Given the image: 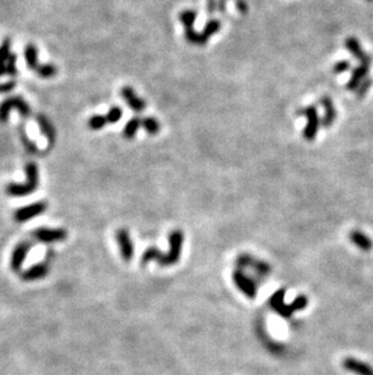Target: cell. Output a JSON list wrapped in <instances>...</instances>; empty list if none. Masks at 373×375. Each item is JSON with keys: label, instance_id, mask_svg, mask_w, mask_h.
I'll use <instances>...</instances> for the list:
<instances>
[{"label": "cell", "instance_id": "2e32d148", "mask_svg": "<svg viewBox=\"0 0 373 375\" xmlns=\"http://www.w3.org/2000/svg\"><path fill=\"white\" fill-rule=\"evenodd\" d=\"M369 67H371V63H360V66H357L353 71V74H351L350 79L347 84V89L356 90L360 86V84L367 78Z\"/></svg>", "mask_w": 373, "mask_h": 375}, {"label": "cell", "instance_id": "e0dca14e", "mask_svg": "<svg viewBox=\"0 0 373 375\" xmlns=\"http://www.w3.org/2000/svg\"><path fill=\"white\" fill-rule=\"evenodd\" d=\"M343 365L347 370L356 375H373V368L371 365L366 364L365 362L359 361L356 358L348 357L343 361Z\"/></svg>", "mask_w": 373, "mask_h": 375}, {"label": "cell", "instance_id": "5bb4252c", "mask_svg": "<svg viewBox=\"0 0 373 375\" xmlns=\"http://www.w3.org/2000/svg\"><path fill=\"white\" fill-rule=\"evenodd\" d=\"M121 96H123V99L125 100L127 106H129L132 111L138 112V113L139 112L144 111L145 108L144 100L138 98V96L136 95L135 90H133L131 86H124L123 89H121Z\"/></svg>", "mask_w": 373, "mask_h": 375}, {"label": "cell", "instance_id": "8fae6325", "mask_svg": "<svg viewBox=\"0 0 373 375\" xmlns=\"http://www.w3.org/2000/svg\"><path fill=\"white\" fill-rule=\"evenodd\" d=\"M233 279L239 289L248 298L253 299L257 295V287L251 278H248L244 272L235 271L233 273Z\"/></svg>", "mask_w": 373, "mask_h": 375}, {"label": "cell", "instance_id": "7402d4cb", "mask_svg": "<svg viewBox=\"0 0 373 375\" xmlns=\"http://www.w3.org/2000/svg\"><path fill=\"white\" fill-rule=\"evenodd\" d=\"M10 48L11 41L10 39H5L0 45V77L6 74V62H8L9 57H10Z\"/></svg>", "mask_w": 373, "mask_h": 375}, {"label": "cell", "instance_id": "7a4b0ae2", "mask_svg": "<svg viewBox=\"0 0 373 375\" xmlns=\"http://www.w3.org/2000/svg\"><path fill=\"white\" fill-rule=\"evenodd\" d=\"M27 175V181L24 183L10 182L6 184L5 192L10 197H24L33 193L38 189L39 184V169L35 163L29 162L24 166Z\"/></svg>", "mask_w": 373, "mask_h": 375}, {"label": "cell", "instance_id": "1f68e13d", "mask_svg": "<svg viewBox=\"0 0 373 375\" xmlns=\"http://www.w3.org/2000/svg\"><path fill=\"white\" fill-rule=\"evenodd\" d=\"M293 311H299L303 310L304 307H307L308 305V298L305 295H299L292 304H290Z\"/></svg>", "mask_w": 373, "mask_h": 375}, {"label": "cell", "instance_id": "4dcf8cb0", "mask_svg": "<svg viewBox=\"0 0 373 375\" xmlns=\"http://www.w3.org/2000/svg\"><path fill=\"white\" fill-rule=\"evenodd\" d=\"M16 62H17L16 54H11L8 62H6V74L10 75V77H15V75L17 74Z\"/></svg>", "mask_w": 373, "mask_h": 375}, {"label": "cell", "instance_id": "484cf974", "mask_svg": "<svg viewBox=\"0 0 373 375\" xmlns=\"http://www.w3.org/2000/svg\"><path fill=\"white\" fill-rule=\"evenodd\" d=\"M36 74L39 75L40 78H44V79H48V78H52L56 75L57 73V68L55 65H51V63H45V65H40L36 69Z\"/></svg>", "mask_w": 373, "mask_h": 375}, {"label": "cell", "instance_id": "6da1fadb", "mask_svg": "<svg viewBox=\"0 0 373 375\" xmlns=\"http://www.w3.org/2000/svg\"><path fill=\"white\" fill-rule=\"evenodd\" d=\"M183 232L181 229H175L169 236L170 242V250L168 254H163L156 248H148L142 255V264L145 265L147 262L155 260L159 265L162 266H172L177 264L181 258L182 246H183Z\"/></svg>", "mask_w": 373, "mask_h": 375}, {"label": "cell", "instance_id": "3957f363", "mask_svg": "<svg viewBox=\"0 0 373 375\" xmlns=\"http://www.w3.org/2000/svg\"><path fill=\"white\" fill-rule=\"evenodd\" d=\"M11 110H17L21 113L23 118H28L32 113L29 105L27 101L21 96H14V98H9L4 100L0 104V122L6 123L9 119V114H10Z\"/></svg>", "mask_w": 373, "mask_h": 375}, {"label": "cell", "instance_id": "ffe728a7", "mask_svg": "<svg viewBox=\"0 0 373 375\" xmlns=\"http://www.w3.org/2000/svg\"><path fill=\"white\" fill-rule=\"evenodd\" d=\"M238 264L242 265V266H250V267H253L258 273L260 274H268L271 272V267L269 265L267 264L264 261H259V260H254L253 258L248 255H242L239 258Z\"/></svg>", "mask_w": 373, "mask_h": 375}, {"label": "cell", "instance_id": "cb8c5ba5", "mask_svg": "<svg viewBox=\"0 0 373 375\" xmlns=\"http://www.w3.org/2000/svg\"><path fill=\"white\" fill-rule=\"evenodd\" d=\"M221 29V22L218 20H210L207 23H206L204 29L201 32V37L204 39L205 43H207L208 39H210L211 35L216 34V33L220 32Z\"/></svg>", "mask_w": 373, "mask_h": 375}, {"label": "cell", "instance_id": "83f0119b", "mask_svg": "<svg viewBox=\"0 0 373 375\" xmlns=\"http://www.w3.org/2000/svg\"><path fill=\"white\" fill-rule=\"evenodd\" d=\"M105 117H107L108 123L111 124L118 123L121 119V117H123V110H121L120 107H118V106H114V107H112L111 110L108 111L107 116Z\"/></svg>", "mask_w": 373, "mask_h": 375}, {"label": "cell", "instance_id": "603a6c76", "mask_svg": "<svg viewBox=\"0 0 373 375\" xmlns=\"http://www.w3.org/2000/svg\"><path fill=\"white\" fill-rule=\"evenodd\" d=\"M142 126V119H139L138 117L132 118L129 122L126 123L125 128H124V137L127 140H131L137 134L138 129Z\"/></svg>", "mask_w": 373, "mask_h": 375}, {"label": "cell", "instance_id": "d6a6232c", "mask_svg": "<svg viewBox=\"0 0 373 375\" xmlns=\"http://www.w3.org/2000/svg\"><path fill=\"white\" fill-rule=\"evenodd\" d=\"M349 69H350V62L347 61V60H343V61H339L333 66V73L341 74V73H344V72L349 71Z\"/></svg>", "mask_w": 373, "mask_h": 375}, {"label": "cell", "instance_id": "74e56055", "mask_svg": "<svg viewBox=\"0 0 373 375\" xmlns=\"http://www.w3.org/2000/svg\"><path fill=\"white\" fill-rule=\"evenodd\" d=\"M367 2H369V3H372V2H373V0H367Z\"/></svg>", "mask_w": 373, "mask_h": 375}, {"label": "cell", "instance_id": "ac0fdd59", "mask_svg": "<svg viewBox=\"0 0 373 375\" xmlns=\"http://www.w3.org/2000/svg\"><path fill=\"white\" fill-rule=\"evenodd\" d=\"M36 122L39 124L40 131L44 134L45 137L47 138L50 146H54L55 141H56V130H55L52 123L48 120V118L44 114H38L36 116Z\"/></svg>", "mask_w": 373, "mask_h": 375}, {"label": "cell", "instance_id": "836d02e7", "mask_svg": "<svg viewBox=\"0 0 373 375\" xmlns=\"http://www.w3.org/2000/svg\"><path fill=\"white\" fill-rule=\"evenodd\" d=\"M15 86H16V83H15V81H8V83L0 84V93L10 92L15 89Z\"/></svg>", "mask_w": 373, "mask_h": 375}, {"label": "cell", "instance_id": "8992f818", "mask_svg": "<svg viewBox=\"0 0 373 375\" xmlns=\"http://www.w3.org/2000/svg\"><path fill=\"white\" fill-rule=\"evenodd\" d=\"M196 19V11L194 10H184L180 14V21L184 27V35L188 43L194 45H204L206 44L201 37V33L194 31L193 25Z\"/></svg>", "mask_w": 373, "mask_h": 375}, {"label": "cell", "instance_id": "44dd1931", "mask_svg": "<svg viewBox=\"0 0 373 375\" xmlns=\"http://www.w3.org/2000/svg\"><path fill=\"white\" fill-rule=\"evenodd\" d=\"M24 57H26V62L28 65V67L33 71H36L39 65L38 61V49H36L35 45L28 44L24 49Z\"/></svg>", "mask_w": 373, "mask_h": 375}, {"label": "cell", "instance_id": "e575fe53", "mask_svg": "<svg viewBox=\"0 0 373 375\" xmlns=\"http://www.w3.org/2000/svg\"><path fill=\"white\" fill-rule=\"evenodd\" d=\"M236 8L238 10L240 11L241 14H246L247 13V3L245 0H236Z\"/></svg>", "mask_w": 373, "mask_h": 375}, {"label": "cell", "instance_id": "f1b7e54d", "mask_svg": "<svg viewBox=\"0 0 373 375\" xmlns=\"http://www.w3.org/2000/svg\"><path fill=\"white\" fill-rule=\"evenodd\" d=\"M20 136H21V140H22L23 142V146L26 147V150L28 151L29 153H36L38 152V148H36L35 144L33 141L29 140V137L27 136L26 131H24V129L20 128Z\"/></svg>", "mask_w": 373, "mask_h": 375}, {"label": "cell", "instance_id": "52a82bcc", "mask_svg": "<svg viewBox=\"0 0 373 375\" xmlns=\"http://www.w3.org/2000/svg\"><path fill=\"white\" fill-rule=\"evenodd\" d=\"M67 231L65 228H47V227H40L36 228L32 232L33 240L39 242V243L51 244L57 243V242H62L67 238Z\"/></svg>", "mask_w": 373, "mask_h": 375}, {"label": "cell", "instance_id": "8d00e7d4", "mask_svg": "<svg viewBox=\"0 0 373 375\" xmlns=\"http://www.w3.org/2000/svg\"><path fill=\"white\" fill-rule=\"evenodd\" d=\"M226 2L227 0H218L217 2L218 10H220L221 13H224V10H226Z\"/></svg>", "mask_w": 373, "mask_h": 375}, {"label": "cell", "instance_id": "d4e9b609", "mask_svg": "<svg viewBox=\"0 0 373 375\" xmlns=\"http://www.w3.org/2000/svg\"><path fill=\"white\" fill-rule=\"evenodd\" d=\"M142 128L147 131V134L153 136L160 131V123L157 122L155 118L147 117L144 119H142Z\"/></svg>", "mask_w": 373, "mask_h": 375}, {"label": "cell", "instance_id": "9a60e30c", "mask_svg": "<svg viewBox=\"0 0 373 375\" xmlns=\"http://www.w3.org/2000/svg\"><path fill=\"white\" fill-rule=\"evenodd\" d=\"M345 48L355 59L361 63H372V57L363 51L361 44L355 37H349L345 39Z\"/></svg>", "mask_w": 373, "mask_h": 375}, {"label": "cell", "instance_id": "5b68a950", "mask_svg": "<svg viewBox=\"0 0 373 375\" xmlns=\"http://www.w3.org/2000/svg\"><path fill=\"white\" fill-rule=\"evenodd\" d=\"M54 256H55L54 250L48 249L44 261L32 266V267H29L28 270L23 271L22 273H21V278H22L24 282H33V280H38V279H41V278L46 277L48 274V272H50V264H51V261H52Z\"/></svg>", "mask_w": 373, "mask_h": 375}, {"label": "cell", "instance_id": "d590c367", "mask_svg": "<svg viewBox=\"0 0 373 375\" xmlns=\"http://www.w3.org/2000/svg\"><path fill=\"white\" fill-rule=\"evenodd\" d=\"M217 8V2L216 0H207V11L208 14H212Z\"/></svg>", "mask_w": 373, "mask_h": 375}, {"label": "cell", "instance_id": "277c9868", "mask_svg": "<svg viewBox=\"0 0 373 375\" xmlns=\"http://www.w3.org/2000/svg\"><path fill=\"white\" fill-rule=\"evenodd\" d=\"M298 116H304L307 118L308 123L307 126L303 129V137L304 140L307 141H314L316 138L317 131H319V128L321 125V120L319 118V114H317V110L314 105L308 106L307 108H302L297 112Z\"/></svg>", "mask_w": 373, "mask_h": 375}, {"label": "cell", "instance_id": "ba28073f", "mask_svg": "<svg viewBox=\"0 0 373 375\" xmlns=\"http://www.w3.org/2000/svg\"><path fill=\"white\" fill-rule=\"evenodd\" d=\"M47 209V203L45 201H39L35 202V203L26 205V207L20 208L15 211L14 214V219L15 221L18 223H23L28 220L33 219V217H36L39 215H41L45 210Z\"/></svg>", "mask_w": 373, "mask_h": 375}, {"label": "cell", "instance_id": "30bf717a", "mask_svg": "<svg viewBox=\"0 0 373 375\" xmlns=\"http://www.w3.org/2000/svg\"><path fill=\"white\" fill-rule=\"evenodd\" d=\"M117 242L120 248L121 258L125 261H130L133 258V243L129 231L126 228H120L117 231Z\"/></svg>", "mask_w": 373, "mask_h": 375}, {"label": "cell", "instance_id": "4fadbf2b", "mask_svg": "<svg viewBox=\"0 0 373 375\" xmlns=\"http://www.w3.org/2000/svg\"><path fill=\"white\" fill-rule=\"evenodd\" d=\"M320 104L323 106V108L325 110V116L321 118V126H324L325 129L331 128L333 123L337 119V111H336L335 105L331 98L329 96H323L320 100Z\"/></svg>", "mask_w": 373, "mask_h": 375}, {"label": "cell", "instance_id": "7c38bea8", "mask_svg": "<svg viewBox=\"0 0 373 375\" xmlns=\"http://www.w3.org/2000/svg\"><path fill=\"white\" fill-rule=\"evenodd\" d=\"M285 294H286V290L285 289L278 290L275 294H273V296L271 298V306L273 310H274L277 313L280 314V316L285 317V318H289V317H291V314L295 312V311L292 310L291 305L284 304Z\"/></svg>", "mask_w": 373, "mask_h": 375}, {"label": "cell", "instance_id": "f546056e", "mask_svg": "<svg viewBox=\"0 0 373 375\" xmlns=\"http://www.w3.org/2000/svg\"><path fill=\"white\" fill-rule=\"evenodd\" d=\"M372 84H373V79H372V78H368V77L366 78V79L363 80L361 84H360V86L356 89L357 99H363V98H365L366 93H367L368 90L371 89Z\"/></svg>", "mask_w": 373, "mask_h": 375}, {"label": "cell", "instance_id": "9c48e42d", "mask_svg": "<svg viewBox=\"0 0 373 375\" xmlns=\"http://www.w3.org/2000/svg\"><path fill=\"white\" fill-rule=\"evenodd\" d=\"M33 247V243L29 241H22L14 248L11 254V261L10 266L11 270L14 272H20L22 268L24 260H26L27 255H28L30 248Z\"/></svg>", "mask_w": 373, "mask_h": 375}, {"label": "cell", "instance_id": "4316f807", "mask_svg": "<svg viewBox=\"0 0 373 375\" xmlns=\"http://www.w3.org/2000/svg\"><path fill=\"white\" fill-rule=\"evenodd\" d=\"M107 123V117L101 116V114H95V116L90 118L89 122H87V125H89L91 130H101L102 128H104Z\"/></svg>", "mask_w": 373, "mask_h": 375}, {"label": "cell", "instance_id": "d6986e66", "mask_svg": "<svg viewBox=\"0 0 373 375\" xmlns=\"http://www.w3.org/2000/svg\"><path fill=\"white\" fill-rule=\"evenodd\" d=\"M349 240L354 246H356L359 249L363 250V252H369L373 248V243L371 238L366 236L363 232L359 231V229H354L349 233Z\"/></svg>", "mask_w": 373, "mask_h": 375}]
</instances>
